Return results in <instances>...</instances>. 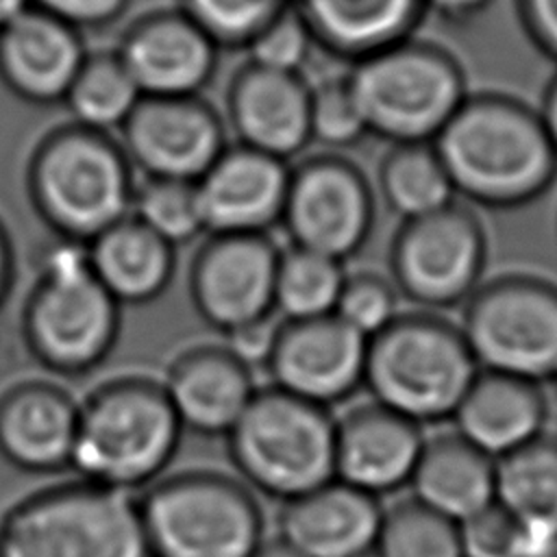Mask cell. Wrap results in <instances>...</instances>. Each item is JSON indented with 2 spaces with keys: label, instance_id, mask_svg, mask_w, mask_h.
Wrapping results in <instances>:
<instances>
[{
  "label": "cell",
  "instance_id": "1",
  "mask_svg": "<svg viewBox=\"0 0 557 557\" xmlns=\"http://www.w3.org/2000/svg\"><path fill=\"white\" fill-rule=\"evenodd\" d=\"M433 146L455 196L479 207H524L557 178V152L537 109L509 94H468Z\"/></svg>",
  "mask_w": 557,
  "mask_h": 557
},
{
  "label": "cell",
  "instance_id": "2",
  "mask_svg": "<svg viewBox=\"0 0 557 557\" xmlns=\"http://www.w3.org/2000/svg\"><path fill=\"white\" fill-rule=\"evenodd\" d=\"M183 426L163 383L146 374H120L78 403L70 468L78 479L135 492L174 459Z\"/></svg>",
  "mask_w": 557,
  "mask_h": 557
},
{
  "label": "cell",
  "instance_id": "3",
  "mask_svg": "<svg viewBox=\"0 0 557 557\" xmlns=\"http://www.w3.org/2000/svg\"><path fill=\"white\" fill-rule=\"evenodd\" d=\"M479 363L461 326L437 311H400L368 339L363 385L416 424L455 416Z\"/></svg>",
  "mask_w": 557,
  "mask_h": 557
},
{
  "label": "cell",
  "instance_id": "4",
  "mask_svg": "<svg viewBox=\"0 0 557 557\" xmlns=\"http://www.w3.org/2000/svg\"><path fill=\"white\" fill-rule=\"evenodd\" d=\"M0 557H152L133 492L72 479L0 516Z\"/></svg>",
  "mask_w": 557,
  "mask_h": 557
},
{
  "label": "cell",
  "instance_id": "5",
  "mask_svg": "<svg viewBox=\"0 0 557 557\" xmlns=\"http://www.w3.org/2000/svg\"><path fill=\"white\" fill-rule=\"evenodd\" d=\"M348 81L368 135L389 146L433 144L470 94L457 57L416 35L357 61Z\"/></svg>",
  "mask_w": 557,
  "mask_h": 557
},
{
  "label": "cell",
  "instance_id": "6",
  "mask_svg": "<svg viewBox=\"0 0 557 557\" xmlns=\"http://www.w3.org/2000/svg\"><path fill=\"white\" fill-rule=\"evenodd\" d=\"M122 305L96 278L89 257L54 248L39 265L22 305V337L39 366L61 376H83L113 350Z\"/></svg>",
  "mask_w": 557,
  "mask_h": 557
},
{
  "label": "cell",
  "instance_id": "7",
  "mask_svg": "<svg viewBox=\"0 0 557 557\" xmlns=\"http://www.w3.org/2000/svg\"><path fill=\"white\" fill-rule=\"evenodd\" d=\"M224 440L242 481L283 503L335 479L329 409L274 385L255 392Z\"/></svg>",
  "mask_w": 557,
  "mask_h": 557
},
{
  "label": "cell",
  "instance_id": "8",
  "mask_svg": "<svg viewBox=\"0 0 557 557\" xmlns=\"http://www.w3.org/2000/svg\"><path fill=\"white\" fill-rule=\"evenodd\" d=\"M152 557H252L265 518L252 490L224 472L187 470L139 496Z\"/></svg>",
  "mask_w": 557,
  "mask_h": 557
},
{
  "label": "cell",
  "instance_id": "9",
  "mask_svg": "<svg viewBox=\"0 0 557 557\" xmlns=\"http://www.w3.org/2000/svg\"><path fill=\"white\" fill-rule=\"evenodd\" d=\"M459 326L481 370L557 381V283L529 272L481 281Z\"/></svg>",
  "mask_w": 557,
  "mask_h": 557
},
{
  "label": "cell",
  "instance_id": "10",
  "mask_svg": "<svg viewBox=\"0 0 557 557\" xmlns=\"http://www.w3.org/2000/svg\"><path fill=\"white\" fill-rule=\"evenodd\" d=\"M485 261V226L457 200L403 220L389 244L392 283L400 296L429 311L466 302L481 285Z\"/></svg>",
  "mask_w": 557,
  "mask_h": 557
},
{
  "label": "cell",
  "instance_id": "11",
  "mask_svg": "<svg viewBox=\"0 0 557 557\" xmlns=\"http://www.w3.org/2000/svg\"><path fill=\"white\" fill-rule=\"evenodd\" d=\"M374 209L366 174L346 159L324 157L289 181L283 213L294 246L344 263L366 246Z\"/></svg>",
  "mask_w": 557,
  "mask_h": 557
},
{
  "label": "cell",
  "instance_id": "12",
  "mask_svg": "<svg viewBox=\"0 0 557 557\" xmlns=\"http://www.w3.org/2000/svg\"><path fill=\"white\" fill-rule=\"evenodd\" d=\"M366 348L368 339L335 313L283 320L263 368L274 387L329 409L363 385Z\"/></svg>",
  "mask_w": 557,
  "mask_h": 557
},
{
  "label": "cell",
  "instance_id": "13",
  "mask_svg": "<svg viewBox=\"0 0 557 557\" xmlns=\"http://www.w3.org/2000/svg\"><path fill=\"white\" fill-rule=\"evenodd\" d=\"M278 252L261 235H220L191 263L189 296L198 315L215 331L270 318Z\"/></svg>",
  "mask_w": 557,
  "mask_h": 557
},
{
  "label": "cell",
  "instance_id": "14",
  "mask_svg": "<svg viewBox=\"0 0 557 557\" xmlns=\"http://www.w3.org/2000/svg\"><path fill=\"white\" fill-rule=\"evenodd\" d=\"M37 189L50 222L76 239H96L126 209V183L115 157L91 139H63L41 161Z\"/></svg>",
  "mask_w": 557,
  "mask_h": 557
},
{
  "label": "cell",
  "instance_id": "15",
  "mask_svg": "<svg viewBox=\"0 0 557 557\" xmlns=\"http://www.w3.org/2000/svg\"><path fill=\"white\" fill-rule=\"evenodd\" d=\"M422 444V426L394 409L350 407L335 420V479L379 498L411 481Z\"/></svg>",
  "mask_w": 557,
  "mask_h": 557
},
{
  "label": "cell",
  "instance_id": "16",
  "mask_svg": "<svg viewBox=\"0 0 557 557\" xmlns=\"http://www.w3.org/2000/svg\"><path fill=\"white\" fill-rule=\"evenodd\" d=\"M78 403L46 379H22L0 392V457L33 474L70 468Z\"/></svg>",
  "mask_w": 557,
  "mask_h": 557
},
{
  "label": "cell",
  "instance_id": "17",
  "mask_svg": "<svg viewBox=\"0 0 557 557\" xmlns=\"http://www.w3.org/2000/svg\"><path fill=\"white\" fill-rule=\"evenodd\" d=\"M163 389L183 429L226 437L259 387L226 344H198L170 361Z\"/></svg>",
  "mask_w": 557,
  "mask_h": 557
},
{
  "label": "cell",
  "instance_id": "18",
  "mask_svg": "<svg viewBox=\"0 0 557 557\" xmlns=\"http://www.w3.org/2000/svg\"><path fill=\"white\" fill-rule=\"evenodd\" d=\"M381 518L376 496L333 479L285 500L276 535L305 557H370Z\"/></svg>",
  "mask_w": 557,
  "mask_h": 557
},
{
  "label": "cell",
  "instance_id": "19",
  "mask_svg": "<svg viewBox=\"0 0 557 557\" xmlns=\"http://www.w3.org/2000/svg\"><path fill=\"white\" fill-rule=\"evenodd\" d=\"M453 420L466 440L500 459L544 433L548 398L542 383L479 370Z\"/></svg>",
  "mask_w": 557,
  "mask_h": 557
},
{
  "label": "cell",
  "instance_id": "20",
  "mask_svg": "<svg viewBox=\"0 0 557 557\" xmlns=\"http://www.w3.org/2000/svg\"><path fill=\"white\" fill-rule=\"evenodd\" d=\"M289 181L268 154L222 161L196 189L205 228L220 235H259L285 207Z\"/></svg>",
  "mask_w": 557,
  "mask_h": 557
},
{
  "label": "cell",
  "instance_id": "21",
  "mask_svg": "<svg viewBox=\"0 0 557 557\" xmlns=\"http://www.w3.org/2000/svg\"><path fill=\"white\" fill-rule=\"evenodd\" d=\"M413 498L457 524L496 498V459L457 429L424 437L411 481Z\"/></svg>",
  "mask_w": 557,
  "mask_h": 557
},
{
  "label": "cell",
  "instance_id": "22",
  "mask_svg": "<svg viewBox=\"0 0 557 557\" xmlns=\"http://www.w3.org/2000/svg\"><path fill=\"white\" fill-rule=\"evenodd\" d=\"M296 7L309 35L352 63L413 37L426 15L422 0H296Z\"/></svg>",
  "mask_w": 557,
  "mask_h": 557
},
{
  "label": "cell",
  "instance_id": "23",
  "mask_svg": "<svg viewBox=\"0 0 557 557\" xmlns=\"http://www.w3.org/2000/svg\"><path fill=\"white\" fill-rule=\"evenodd\" d=\"M87 257L96 278L120 305H148L172 283V246L141 222H117L94 239Z\"/></svg>",
  "mask_w": 557,
  "mask_h": 557
},
{
  "label": "cell",
  "instance_id": "24",
  "mask_svg": "<svg viewBox=\"0 0 557 557\" xmlns=\"http://www.w3.org/2000/svg\"><path fill=\"white\" fill-rule=\"evenodd\" d=\"M496 500L529 531L537 550L557 546V437L542 433L496 459Z\"/></svg>",
  "mask_w": 557,
  "mask_h": 557
},
{
  "label": "cell",
  "instance_id": "25",
  "mask_svg": "<svg viewBox=\"0 0 557 557\" xmlns=\"http://www.w3.org/2000/svg\"><path fill=\"white\" fill-rule=\"evenodd\" d=\"M242 133L268 157L292 154L311 137L309 91L292 76L259 70L237 91Z\"/></svg>",
  "mask_w": 557,
  "mask_h": 557
},
{
  "label": "cell",
  "instance_id": "26",
  "mask_svg": "<svg viewBox=\"0 0 557 557\" xmlns=\"http://www.w3.org/2000/svg\"><path fill=\"white\" fill-rule=\"evenodd\" d=\"M131 146L154 172L185 178L202 172L215 154V128L196 109L150 104L131 122Z\"/></svg>",
  "mask_w": 557,
  "mask_h": 557
},
{
  "label": "cell",
  "instance_id": "27",
  "mask_svg": "<svg viewBox=\"0 0 557 557\" xmlns=\"http://www.w3.org/2000/svg\"><path fill=\"white\" fill-rule=\"evenodd\" d=\"M78 46L54 22L20 15L7 24L2 63L13 83L30 96L52 98L78 76Z\"/></svg>",
  "mask_w": 557,
  "mask_h": 557
},
{
  "label": "cell",
  "instance_id": "28",
  "mask_svg": "<svg viewBox=\"0 0 557 557\" xmlns=\"http://www.w3.org/2000/svg\"><path fill=\"white\" fill-rule=\"evenodd\" d=\"M209 46L183 24H157L131 41L126 72L133 83L157 94H181L202 83L209 72Z\"/></svg>",
  "mask_w": 557,
  "mask_h": 557
},
{
  "label": "cell",
  "instance_id": "29",
  "mask_svg": "<svg viewBox=\"0 0 557 557\" xmlns=\"http://www.w3.org/2000/svg\"><path fill=\"white\" fill-rule=\"evenodd\" d=\"M376 189L400 222L455 202L453 183L433 144L389 146L376 168Z\"/></svg>",
  "mask_w": 557,
  "mask_h": 557
},
{
  "label": "cell",
  "instance_id": "30",
  "mask_svg": "<svg viewBox=\"0 0 557 557\" xmlns=\"http://www.w3.org/2000/svg\"><path fill=\"white\" fill-rule=\"evenodd\" d=\"M346 278L344 263L326 255L294 246L278 257L274 309L285 320H309L335 311Z\"/></svg>",
  "mask_w": 557,
  "mask_h": 557
},
{
  "label": "cell",
  "instance_id": "31",
  "mask_svg": "<svg viewBox=\"0 0 557 557\" xmlns=\"http://www.w3.org/2000/svg\"><path fill=\"white\" fill-rule=\"evenodd\" d=\"M374 557H463L459 524L413 496L383 509Z\"/></svg>",
  "mask_w": 557,
  "mask_h": 557
},
{
  "label": "cell",
  "instance_id": "32",
  "mask_svg": "<svg viewBox=\"0 0 557 557\" xmlns=\"http://www.w3.org/2000/svg\"><path fill=\"white\" fill-rule=\"evenodd\" d=\"M398 298L400 294L392 278L368 270L355 272L346 274L333 313L370 339L400 313Z\"/></svg>",
  "mask_w": 557,
  "mask_h": 557
},
{
  "label": "cell",
  "instance_id": "33",
  "mask_svg": "<svg viewBox=\"0 0 557 557\" xmlns=\"http://www.w3.org/2000/svg\"><path fill=\"white\" fill-rule=\"evenodd\" d=\"M463 557H533L537 550L529 531L496 498L459 522Z\"/></svg>",
  "mask_w": 557,
  "mask_h": 557
},
{
  "label": "cell",
  "instance_id": "34",
  "mask_svg": "<svg viewBox=\"0 0 557 557\" xmlns=\"http://www.w3.org/2000/svg\"><path fill=\"white\" fill-rule=\"evenodd\" d=\"M309 126L311 137L335 148L355 146L368 135L348 76L326 81L309 91Z\"/></svg>",
  "mask_w": 557,
  "mask_h": 557
},
{
  "label": "cell",
  "instance_id": "35",
  "mask_svg": "<svg viewBox=\"0 0 557 557\" xmlns=\"http://www.w3.org/2000/svg\"><path fill=\"white\" fill-rule=\"evenodd\" d=\"M135 91L137 85L126 70L96 65L76 76L72 85V107L85 122L109 126L131 111Z\"/></svg>",
  "mask_w": 557,
  "mask_h": 557
},
{
  "label": "cell",
  "instance_id": "36",
  "mask_svg": "<svg viewBox=\"0 0 557 557\" xmlns=\"http://www.w3.org/2000/svg\"><path fill=\"white\" fill-rule=\"evenodd\" d=\"M139 222L170 246L187 242L205 228L196 191L178 183L146 189L139 200Z\"/></svg>",
  "mask_w": 557,
  "mask_h": 557
},
{
  "label": "cell",
  "instance_id": "37",
  "mask_svg": "<svg viewBox=\"0 0 557 557\" xmlns=\"http://www.w3.org/2000/svg\"><path fill=\"white\" fill-rule=\"evenodd\" d=\"M309 28L296 15H283L272 20L259 35L252 54L259 70L292 74L307 57L309 50Z\"/></svg>",
  "mask_w": 557,
  "mask_h": 557
},
{
  "label": "cell",
  "instance_id": "38",
  "mask_svg": "<svg viewBox=\"0 0 557 557\" xmlns=\"http://www.w3.org/2000/svg\"><path fill=\"white\" fill-rule=\"evenodd\" d=\"M196 15L224 37L248 35L268 26L278 0H189Z\"/></svg>",
  "mask_w": 557,
  "mask_h": 557
},
{
  "label": "cell",
  "instance_id": "39",
  "mask_svg": "<svg viewBox=\"0 0 557 557\" xmlns=\"http://www.w3.org/2000/svg\"><path fill=\"white\" fill-rule=\"evenodd\" d=\"M516 13L533 48L557 63V0H516Z\"/></svg>",
  "mask_w": 557,
  "mask_h": 557
},
{
  "label": "cell",
  "instance_id": "40",
  "mask_svg": "<svg viewBox=\"0 0 557 557\" xmlns=\"http://www.w3.org/2000/svg\"><path fill=\"white\" fill-rule=\"evenodd\" d=\"M276 329H278V322H274L272 315L244 324L226 335V348L235 357H239L248 368L265 366L274 344Z\"/></svg>",
  "mask_w": 557,
  "mask_h": 557
},
{
  "label": "cell",
  "instance_id": "41",
  "mask_svg": "<svg viewBox=\"0 0 557 557\" xmlns=\"http://www.w3.org/2000/svg\"><path fill=\"white\" fill-rule=\"evenodd\" d=\"M50 11L74 22H98L109 17L122 0H41Z\"/></svg>",
  "mask_w": 557,
  "mask_h": 557
},
{
  "label": "cell",
  "instance_id": "42",
  "mask_svg": "<svg viewBox=\"0 0 557 557\" xmlns=\"http://www.w3.org/2000/svg\"><path fill=\"white\" fill-rule=\"evenodd\" d=\"M426 13L437 15L448 24H466L481 15L492 0H422Z\"/></svg>",
  "mask_w": 557,
  "mask_h": 557
},
{
  "label": "cell",
  "instance_id": "43",
  "mask_svg": "<svg viewBox=\"0 0 557 557\" xmlns=\"http://www.w3.org/2000/svg\"><path fill=\"white\" fill-rule=\"evenodd\" d=\"M537 115L542 120V126H544V131L550 139L555 152H557V72L553 74V78L544 87Z\"/></svg>",
  "mask_w": 557,
  "mask_h": 557
},
{
  "label": "cell",
  "instance_id": "44",
  "mask_svg": "<svg viewBox=\"0 0 557 557\" xmlns=\"http://www.w3.org/2000/svg\"><path fill=\"white\" fill-rule=\"evenodd\" d=\"M11 285H13V259H11L9 242L0 228V309L9 298Z\"/></svg>",
  "mask_w": 557,
  "mask_h": 557
},
{
  "label": "cell",
  "instance_id": "45",
  "mask_svg": "<svg viewBox=\"0 0 557 557\" xmlns=\"http://www.w3.org/2000/svg\"><path fill=\"white\" fill-rule=\"evenodd\" d=\"M252 557H305V555L283 537L274 535V537H265Z\"/></svg>",
  "mask_w": 557,
  "mask_h": 557
},
{
  "label": "cell",
  "instance_id": "46",
  "mask_svg": "<svg viewBox=\"0 0 557 557\" xmlns=\"http://www.w3.org/2000/svg\"><path fill=\"white\" fill-rule=\"evenodd\" d=\"M24 0H0V24H9L22 15Z\"/></svg>",
  "mask_w": 557,
  "mask_h": 557
},
{
  "label": "cell",
  "instance_id": "47",
  "mask_svg": "<svg viewBox=\"0 0 557 557\" xmlns=\"http://www.w3.org/2000/svg\"><path fill=\"white\" fill-rule=\"evenodd\" d=\"M533 557H557V546H550V548H546V550H540V553H535Z\"/></svg>",
  "mask_w": 557,
  "mask_h": 557
},
{
  "label": "cell",
  "instance_id": "48",
  "mask_svg": "<svg viewBox=\"0 0 557 557\" xmlns=\"http://www.w3.org/2000/svg\"><path fill=\"white\" fill-rule=\"evenodd\" d=\"M555 437H557V435H555Z\"/></svg>",
  "mask_w": 557,
  "mask_h": 557
}]
</instances>
